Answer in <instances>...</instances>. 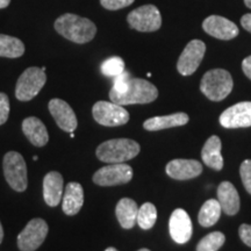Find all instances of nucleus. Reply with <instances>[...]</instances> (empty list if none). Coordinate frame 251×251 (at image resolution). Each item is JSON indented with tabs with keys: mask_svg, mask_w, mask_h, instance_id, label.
<instances>
[{
	"mask_svg": "<svg viewBox=\"0 0 251 251\" xmlns=\"http://www.w3.org/2000/svg\"><path fill=\"white\" fill-rule=\"evenodd\" d=\"M241 24H242V27L244 29L251 33V13L244 14L242 19H241Z\"/></svg>",
	"mask_w": 251,
	"mask_h": 251,
	"instance_id": "nucleus-35",
	"label": "nucleus"
},
{
	"mask_svg": "<svg viewBox=\"0 0 251 251\" xmlns=\"http://www.w3.org/2000/svg\"><path fill=\"white\" fill-rule=\"evenodd\" d=\"M133 2L134 0H100L102 7L109 9V11H118V9L127 7Z\"/></svg>",
	"mask_w": 251,
	"mask_h": 251,
	"instance_id": "nucleus-31",
	"label": "nucleus"
},
{
	"mask_svg": "<svg viewBox=\"0 0 251 251\" xmlns=\"http://www.w3.org/2000/svg\"><path fill=\"white\" fill-rule=\"evenodd\" d=\"M92 114L94 120L106 127H118L129 121V113L121 105L113 101L96 102L92 108Z\"/></svg>",
	"mask_w": 251,
	"mask_h": 251,
	"instance_id": "nucleus-7",
	"label": "nucleus"
},
{
	"mask_svg": "<svg viewBox=\"0 0 251 251\" xmlns=\"http://www.w3.org/2000/svg\"><path fill=\"white\" fill-rule=\"evenodd\" d=\"M226 242V236L221 231H213L201 238L197 246V251H218Z\"/></svg>",
	"mask_w": 251,
	"mask_h": 251,
	"instance_id": "nucleus-27",
	"label": "nucleus"
},
{
	"mask_svg": "<svg viewBox=\"0 0 251 251\" xmlns=\"http://www.w3.org/2000/svg\"><path fill=\"white\" fill-rule=\"evenodd\" d=\"M63 181L62 175L57 171H50L43 178V198L50 207H56L61 202L63 198Z\"/></svg>",
	"mask_w": 251,
	"mask_h": 251,
	"instance_id": "nucleus-17",
	"label": "nucleus"
},
{
	"mask_svg": "<svg viewBox=\"0 0 251 251\" xmlns=\"http://www.w3.org/2000/svg\"><path fill=\"white\" fill-rule=\"evenodd\" d=\"M188 115L186 113L179 112L174 113L170 115H164V117H155L150 118L148 120L144 121L143 128L149 131H157L168 129V128L174 127H180V126H185L188 122Z\"/></svg>",
	"mask_w": 251,
	"mask_h": 251,
	"instance_id": "nucleus-22",
	"label": "nucleus"
},
{
	"mask_svg": "<svg viewBox=\"0 0 251 251\" xmlns=\"http://www.w3.org/2000/svg\"><path fill=\"white\" fill-rule=\"evenodd\" d=\"M4 175L9 186L17 192H24L27 188V165L21 153L8 151L2 161Z\"/></svg>",
	"mask_w": 251,
	"mask_h": 251,
	"instance_id": "nucleus-6",
	"label": "nucleus"
},
{
	"mask_svg": "<svg viewBox=\"0 0 251 251\" xmlns=\"http://www.w3.org/2000/svg\"><path fill=\"white\" fill-rule=\"evenodd\" d=\"M202 29L208 35H211L219 40H233L238 35L240 30L233 21L228 20L219 15H211L206 18L202 23Z\"/></svg>",
	"mask_w": 251,
	"mask_h": 251,
	"instance_id": "nucleus-14",
	"label": "nucleus"
},
{
	"mask_svg": "<svg viewBox=\"0 0 251 251\" xmlns=\"http://www.w3.org/2000/svg\"><path fill=\"white\" fill-rule=\"evenodd\" d=\"M238 234H240L242 242L251 248V225H241L240 228H238Z\"/></svg>",
	"mask_w": 251,
	"mask_h": 251,
	"instance_id": "nucleus-33",
	"label": "nucleus"
},
{
	"mask_svg": "<svg viewBox=\"0 0 251 251\" xmlns=\"http://www.w3.org/2000/svg\"><path fill=\"white\" fill-rule=\"evenodd\" d=\"M2 238H4V229H2L1 222H0V243L2 242Z\"/></svg>",
	"mask_w": 251,
	"mask_h": 251,
	"instance_id": "nucleus-37",
	"label": "nucleus"
},
{
	"mask_svg": "<svg viewBox=\"0 0 251 251\" xmlns=\"http://www.w3.org/2000/svg\"><path fill=\"white\" fill-rule=\"evenodd\" d=\"M165 171L172 179L188 180L201 175L202 164L196 159H172L166 165Z\"/></svg>",
	"mask_w": 251,
	"mask_h": 251,
	"instance_id": "nucleus-16",
	"label": "nucleus"
},
{
	"mask_svg": "<svg viewBox=\"0 0 251 251\" xmlns=\"http://www.w3.org/2000/svg\"><path fill=\"white\" fill-rule=\"evenodd\" d=\"M220 124L228 129L251 127V101H242L222 112Z\"/></svg>",
	"mask_w": 251,
	"mask_h": 251,
	"instance_id": "nucleus-12",
	"label": "nucleus"
},
{
	"mask_svg": "<svg viewBox=\"0 0 251 251\" xmlns=\"http://www.w3.org/2000/svg\"><path fill=\"white\" fill-rule=\"evenodd\" d=\"M23 131L29 142L35 147H45L49 141L45 124L36 117H29L23 122Z\"/></svg>",
	"mask_w": 251,
	"mask_h": 251,
	"instance_id": "nucleus-21",
	"label": "nucleus"
},
{
	"mask_svg": "<svg viewBox=\"0 0 251 251\" xmlns=\"http://www.w3.org/2000/svg\"><path fill=\"white\" fill-rule=\"evenodd\" d=\"M218 201L227 215H236L240 211V196L237 190L229 181H222L218 187Z\"/></svg>",
	"mask_w": 251,
	"mask_h": 251,
	"instance_id": "nucleus-18",
	"label": "nucleus"
},
{
	"mask_svg": "<svg viewBox=\"0 0 251 251\" xmlns=\"http://www.w3.org/2000/svg\"><path fill=\"white\" fill-rule=\"evenodd\" d=\"M9 99L5 93L0 92V126L8 120Z\"/></svg>",
	"mask_w": 251,
	"mask_h": 251,
	"instance_id": "nucleus-32",
	"label": "nucleus"
},
{
	"mask_svg": "<svg viewBox=\"0 0 251 251\" xmlns=\"http://www.w3.org/2000/svg\"><path fill=\"white\" fill-rule=\"evenodd\" d=\"M139 251H150L149 249H146V248H143V249H140Z\"/></svg>",
	"mask_w": 251,
	"mask_h": 251,
	"instance_id": "nucleus-41",
	"label": "nucleus"
},
{
	"mask_svg": "<svg viewBox=\"0 0 251 251\" xmlns=\"http://www.w3.org/2000/svg\"><path fill=\"white\" fill-rule=\"evenodd\" d=\"M141 147L130 139H114L102 142L97 148L96 155L101 162L114 164L125 163L140 153Z\"/></svg>",
	"mask_w": 251,
	"mask_h": 251,
	"instance_id": "nucleus-3",
	"label": "nucleus"
},
{
	"mask_svg": "<svg viewBox=\"0 0 251 251\" xmlns=\"http://www.w3.org/2000/svg\"><path fill=\"white\" fill-rule=\"evenodd\" d=\"M221 140L216 135H213L206 141L201 150V158L203 163L215 171L222 170V168H224V157L221 155Z\"/></svg>",
	"mask_w": 251,
	"mask_h": 251,
	"instance_id": "nucleus-20",
	"label": "nucleus"
},
{
	"mask_svg": "<svg viewBox=\"0 0 251 251\" xmlns=\"http://www.w3.org/2000/svg\"><path fill=\"white\" fill-rule=\"evenodd\" d=\"M240 176L244 188L251 194V159H246L240 166Z\"/></svg>",
	"mask_w": 251,
	"mask_h": 251,
	"instance_id": "nucleus-29",
	"label": "nucleus"
},
{
	"mask_svg": "<svg viewBox=\"0 0 251 251\" xmlns=\"http://www.w3.org/2000/svg\"><path fill=\"white\" fill-rule=\"evenodd\" d=\"M11 2V0H0V9L6 8Z\"/></svg>",
	"mask_w": 251,
	"mask_h": 251,
	"instance_id": "nucleus-36",
	"label": "nucleus"
},
{
	"mask_svg": "<svg viewBox=\"0 0 251 251\" xmlns=\"http://www.w3.org/2000/svg\"><path fill=\"white\" fill-rule=\"evenodd\" d=\"M242 70L244 72V75H246V76L251 80V55L243 59Z\"/></svg>",
	"mask_w": 251,
	"mask_h": 251,
	"instance_id": "nucleus-34",
	"label": "nucleus"
},
{
	"mask_svg": "<svg viewBox=\"0 0 251 251\" xmlns=\"http://www.w3.org/2000/svg\"><path fill=\"white\" fill-rule=\"evenodd\" d=\"M133 178V169L125 163H114L99 169L93 175V183L99 186H117L129 183Z\"/></svg>",
	"mask_w": 251,
	"mask_h": 251,
	"instance_id": "nucleus-10",
	"label": "nucleus"
},
{
	"mask_svg": "<svg viewBox=\"0 0 251 251\" xmlns=\"http://www.w3.org/2000/svg\"><path fill=\"white\" fill-rule=\"evenodd\" d=\"M221 212L222 208L218 199H209L200 208L199 214H198V221L202 227H212L219 221Z\"/></svg>",
	"mask_w": 251,
	"mask_h": 251,
	"instance_id": "nucleus-24",
	"label": "nucleus"
},
{
	"mask_svg": "<svg viewBox=\"0 0 251 251\" xmlns=\"http://www.w3.org/2000/svg\"><path fill=\"white\" fill-rule=\"evenodd\" d=\"M137 213H139V206L130 198H122L115 208L119 224L125 229H131L136 225Z\"/></svg>",
	"mask_w": 251,
	"mask_h": 251,
	"instance_id": "nucleus-23",
	"label": "nucleus"
},
{
	"mask_svg": "<svg viewBox=\"0 0 251 251\" xmlns=\"http://www.w3.org/2000/svg\"><path fill=\"white\" fill-rule=\"evenodd\" d=\"M47 81L46 68L31 67L26 69L19 77L17 87H15V97L20 101H29L39 94Z\"/></svg>",
	"mask_w": 251,
	"mask_h": 251,
	"instance_id": "nucleus-5",
	"label": "nucleus"
},
{
	"mask_svg": "<svg viewBox=\"0 0 251 251\" xmlns=\"http://www.w3.org/2000/svg\"><path fill=\"white\" fill-rule=\"evenodd\" d=\"M170 236L176 243L185 244L192 237V221L186 211L181 208L175 209L169 221Z\"/></svg>",
	"mask_w": 251,
	"mask_h": 251,
	"instance_id": "nucleus-13",
	"label": "nucleus"
},
{
	"mask_svg": "<svg viewBox=\"0 0 251 251\" xmlns=\"http://www.w3.org/2000/svg\"><path fill=\"white\" fill-rule=\"evenodd\" d=\"M206 52V45L200 40H192L185 47L177 62V70L181 76H191L197 71Z\"/></svg>",
	"mask_w": 251,
	"mask_h": 251,
	"instance_id": "nucleus-11",
	"label": "nucleus"
},
{
	"mask_svg": "<svg viewBox=\"0 0 251 251\" xmlns=\"http://www.w3.org/2000/svg\"><path fill=\"white\" fill-rule=\"evenodd\" d=\"M50 114L55 119L56 124L62 130L72 133L76 130L78 121L74 109L67 101L62 99H51L48 105Z\"/></svg>",
	"mask_w": 251,
	"mask_h": 251,
	"instance_id": "nucleus-15",
	"label": "nucleus"
},
{
	"mask_svg": "<svg viewBox=\"0 0 251 251\" xmlns=\"http://www.w3.org/2000/svg\"><path fill=\"white\" fill-rule=\"evenodd\" d=\"M55 29L59 35L78 45L92 41L97 33V27L92 21L71 13L61 15L55 21Z\"/></svg>",
	"mask_w": 251,
	"mask_h": 251,
	"instance_id": "nucleus-1",
	"label": "nucleus"
},
{
	"mask_svg": "<svg viewBox=\"0 0 251 251\" xmlns=\"http://www.w3.org/2000/svg\"><path fill=\"white\" fill-rule=\"evenodd\" d=\"M130 79V75L129 72L124 71L122 74L119 75V76L114 77V83H113V87L112 91L117 93H122L125 92L126 89L128 86V81Z\"/></svg>",
	"mask_w": 251,
	"mask_h": 251,
	"instance_id": "nucleus-30",
	"label": "nucleus"
},
{
	"mask_svg": "<svg viewBox=\"0 0 251 251\" xmlns=\"http://www.w3.org/2000/svg\"><path fill=\"white\" fill-rule=\"evenodd\" d=\"M63 212L69 216L76 215L84 203V190L79 183L71 181L65 186L63 196Z\"/></svg>",
	"mask_w": 251,
	"mask_h": 251,
	"instance_id": "nucleus-19",
	"label": "nucleus"
},
{
	"mask_svg": "<svg viewBox=\"0 0 251 251\" xmlns=\"http://www.w3.org/2000/svg\"><path fill=\"white\" fill-rule=\"evenodd\" d=\"M33 159H34V161H37V159H39V157H37V156H34V157H33Z\"/></svg>",
	"mask_w": 251,
	"mask_h": 251,
	"instance_id": "nucleus-42",
	"label": "nucleus"
},
{
	"mask_svg": "<svg viewBox=\"0 0 251 251\" xmlns=\"http://www.w3.org/2000/svg\"><path fill=\"white\" fill-rule=\"evenodd\" d=\"M70 137H71V139H74V137H75V134H74V131H72V133H70Z\"/></svg>",
	"mask_w": 251,
	"mask_h": 251,
	"instance_id": "nucleus-40",
	"label": "nucleus"
},
{
	"mask_svg": "<svg viewBox=\"0 0 251 251\" xmlns=\"http://www.w3.org/2000/svg\"><path fill=\"white\" fill-rule=\"evenodd\" d=\"M234 81L231 75L225 69H213L203 75L200 90L212 101H221L233 91Z\"/></svg>",
	"mask_w": 251,
	"mask_h": 251,
	"instance_id": "nucleus-4",
	"label": "nucleus"
},
{
	"mask_svg": "<svg viewBox=\"0 0 251 251\" xmlns=\"http://www.w3.org/2000/svg\"><path fill=\"white\" fill-rule=\"evenodd\" d=\"M129 26L139 31H156L162 26L159 9L153 5H144L131 11L127 17Z\"/></svg>",
	"mask_w": 251,
	"mask_h": 251,
	"instance_id": "nucleus-9",
	"label": "nucleus"
},
{
	"mask_svg": "<svg viewBox=\"0 0 251 251\" xmlns=\"http://www.w3.org/2000/svg\"><path fill=\"white\" fill-rule=\"evenodd\" d=\"M25 52V45L23 41L17 37L0 34V57L18 58Z\"/></svg>",
	"mask_w": 251,
	"mask_h": 251,
	"instance_id": "nucleus-25",
	"label": "nucleus"
},
{
	"mask_svg": "<svg viewBox=\"0 0 251 251\" xmlns=\"http://www.w3.org/2000/svg\"><path fill=\"white\" fill-rule=\"evenodd\" d=\"M48 225L43 219H33L18 235V247L21 251H35L45 242L48 235Z\"/></svg>",
	"mask_w": 251,
	"mask_h": 251,
	"instance_id": "nucleus-8",
	"label": "nucleus"
},
{
	"mask_svg": "<svg viewBox=\"0 0 251 251\" xmlns=\"http://www.w3.org/2000/svg\"><path fill=\"white\" fill-rule=\"evenodd\" d=\"M244 4H246L247 7L251 8V0H244Z\"/></svg>",
	"mask_w": 251,
	"mask_h": 251,
	"instance_id": "nucleus-38",
	"label": "nucleus"
},
{
	"mask_svg": "<svg viewBox=\"0 0 251 251\" xmlns=\"http://www.w3.org/2000/svg\"><path fill=\"white\" fill-rule=\"evenodd\" d=\"M157 209L153 203L146 202L139 208L136 224L144 230L151 229L156 224Z\"/></svg>",
	"mask_w": 251,
	"mask_h": 251,
	"instance_id": "nucleus-26",
	"label": "nucleus"
},
{
	"mask_svg": "<svg viewBox=\"0 0 251 251\" xmlns=\"http://www.w3.org/2000/svg\"><path fill=\"white\" fill-rule=\"evenodd\" d=\"M158 97V90L153 84L141 78H130L125 92L117 93L109 91L111 101L118 105H135V103H149L155 101Z\"/></svg>",
	"mask_w": 251,
	"mask_h": 251,
	"instance_id": "nucleus-2",
	"label": "nucleus"
},
{
	"mask_svg": "<svg viewBox=\"0 0 251 251\" xmlns=\"http://www.w3.org/2000/svg\"><path fill=\"white\" fill-rule=\"evenodd\" d=\"M105 251H119V250L115 249V248H113V247H109V248H107V249H106Z\"/></svg>",
	"mask_w": 251,
	"mask_h": 251,
	"instance_id": "nucleus-39",
	"label": "nucleus"
},
{
	"mask_svg": "<svg viewBox=\"0 0 251 251\" xmlns=\"http://www.w3.org/2000/svg\"><path fill=\"white\" fill-rule=\"evenodd\" d=\"M125 71V62L120 57H111L102 62L101 72L106 77H117Z\"/></svg>",
	"mask_w": 251,
	"mask_h": 251,
	"instance_id": "nucleus-28",
	"label": "nucleus"
}]
</instances>
